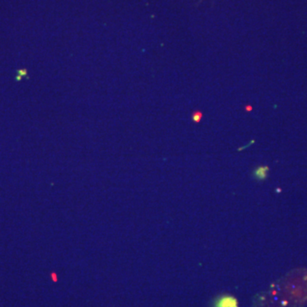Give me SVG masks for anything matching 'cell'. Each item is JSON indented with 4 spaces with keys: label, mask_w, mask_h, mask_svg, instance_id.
Segmentation results:
<instances>
[{
    "label": "cell",
    "mask_w": 307,
    "mask_h": 307,
    "mask_svg": "<svg viewBox=\"0 0 307 307\" xmlns=\"http://www.w3.org/2000/svg\"><path fill=\"white\" fill-rule=\"evenodd\" d=\"M213 307H238V301L231 295H222L214 301Z\"/></svg>",
    "instance_id": "obj_1"
},
{
    "label": "cell",
    "mask_w": 307,
    "mask_h": 307,
    "mask_svg": "<svg viewBox=\"0 0 307 307\" xmlns=\"http://www.w3.org/2000/svg\"><path fill=\"white\" fill-rule=\"evenodd\" d=\"M267 172H268V167H259L254 172V176L255 178L258 179V180H262V179H264L266 178L267 176Z\"/></svg>",
    "instance_id": "obj_2"
}]
</instances>
